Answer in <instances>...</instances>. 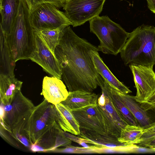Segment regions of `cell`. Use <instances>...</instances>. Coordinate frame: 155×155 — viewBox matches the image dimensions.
Segmentation results:
<instances>
[{"instance_id":"obj_1","label":"cell","mask_w":155,"mask_h":155,"mask_svg":"<svg viewBox=\"0 0 155 155\" xmlns=\"http://www.w3.org/2000/svg\"><path fill=\"white\" fill-rule=\"evenodd\" d=\"M92 51H100L98 47L78 36L70 25L61 31L54 54L69 91L93 92L104 85V80L92 60Z\"/></svg>"},{"instance_id":"obj_2","label":"cell","mask_w":155,"mask_h":155,"mask_svg":"<svg viewBox=\"0 0 155 155\" xmlns=\"http://www.w3.org/2000/svg\"><path fill=\"white\" fill-rule=\"evenodd\" d=\"M1 126L19 143L27 148L32 143L29 136V123L35 106L21 90L15 94L11 103H0Z\"/></svg>"},{"instance_id":"obj_3","label":"cell","mask_w":155,"mask_h":155,"mask_svg":"<svg viewBox=\"0 0 155 155\" xmlns=\"http://www.w3.org/2000/svg\"><path fill=\"white\" fill-rule=\"evenodd\" d=\"M121 58L126 65L151 68L155 64V27L142 25L130 33Z\"/></svg>"},{"instance_id":"obj_4","label":"cell","mask_w":155,"mask_h":155,"mask_svg":"<svg viewBox=\"0 0 155 155\" xmlns=\"http://www.w3.org/2000/svg\"><path fill=\"white\" fill-rule=\"evenodd\" d=\"M30 10L25 0H20L18 13L6 39L15 62L28 60L35 51V40L29 19Z\"/></svg>"},{"instance_id":"obj_5","label":"cell","mask_w":155,"mask_h":155,"mask_svg":"<svg viewBox=\"0 0 155 155\" xmlns=\"http://www.w3.org/2000/svg\"><path fill=\"white\" fill-rule=\"evenodd\" d=\"M90 31L99 39L98 48L103 53L117 55L124 47L130 33L107 16H96L89 21Z\"/></svg>"},{"instance_id":"obj_6","label":"cell","mask_w":155,"mask_h":155,"mask_svg":"<svg viewBox=\"0 0 155 155\" xmlns=\"http://www.w3.org/2000/svg\"><path fill=\"white\" fill-rule=\"evenodd\" d=\"M60 126L55 115V105L45 99L35 106L29 120V133L32 144H40L49 139Z\"/></svg>"},{"instance_id":"obj_7","label":"cell","mask_w":155,"mask_h":155,"mask_svg":"<svg viewBox=\"0 0 155 155\" xmlns=\"http://www.w3.org/2000/svg\"><path fill=\"white\" fill-rule=\"evenodd\" d=\"M29 19L33 29H53L72 25L64 12L50 3L40 5L30 12Z\"/></svg>"},{"instance_id":"obj_8","label":"cell","mask_w":155,"mask_h":155,"mask_svg":"<svg viewBox=\"0 0 155 155\" xmlns=\"http://www.w3.org/2000/svg\"><path fill=\"white\" fill-rule=\"evenodd\" d=\"M106 0H66L64 14L74 27L90 21L99 15Z\"/></svg>"},{"instance_id":"obj_9","label":"cell","mask_w":155,"mask_h":155,"mask_svg":"<svg viewBox=\"0 0 155 155\" xmlns=\"http://www.w3.org/2000/svg\"><path fill=\"white\" fill-rule=\"evenodd\" d=\"M101 88V93L98 95L96 104L104 118L107 135L118 138L122 129L128 124L113 104L104 80Z\"/></svg>"},{"instance_id":"obj_10","label":"cell","mask_w":155,"mask_h":155,"mask_svg":"<svg viewBox=\"0 0 155 155\" xmlns=\"http://www.w3.org/2000/svg\"><path fill=\"white\" fill-rule=\"evenodd\" d=\"M35 48L30 59L40 66L52 76L61 79V72L58 61L54 54L49 49L39 31L34 29Z\"/></svg>"},{"instance_id":"obj_11","label":"cell","mask_w":155,"mask_h":155,"mask_svg":"<svg viewBox=\"0 0 155 155\" xmlns=\"http://www.w3.org/2000/svg\"><path fill=\"white\" fill-rule=\"evenodd\" d=\"M137 89V102L143 103L155 92V73L153 68L142 65L129 66Z\"/></svg>"},{"instance_id":"obj_12","label":"cell","mask_w":155,"mask_h":155,"mask_svg":"<svg viewBox=\"0 0 155 155\" xmlns=\"http://www.w3.org/2000/svg\"><path fill=\"white\" fill-rule=\"evenodd\" d=\"M71 111L79 124L80 130L107 135L104 118L97 104Z\"/></svg>"},{"instance_id":"obj_13","label":"cell","mask_w":155,"mask_h":155,"mask_svg":"<svg viewBox=\"0 0 155 155\" xmlns=\"http://www.w3.org/2000/svg\"><path fill=\"white\" fill-rule=\"evenodd\" d=\"M41 94L48 102L56 105L64 101L68 92L61 79L55 77L45 76L43 80Z\"/></svg>"},{"instance_id":"obj_14","label":"cell","mask_w":155,"mask_h":155,"mask_svg":"<svg viewBox=\"0 0 155 155\" xmlns=\"http://www.w3.org/2000/svg\"><path fill=\"white\" fill-rule=\"evenodd\" d=\"M54 105L56 119L61 128L72 134H79V125L72 111L61 103Z\"/></svg>"},{"instance_id":"obj_15","label":"cell","mask_w":155,"mask_h":155,"mask_svg":"<svg viewBox=\"0 0 155 155\" xmlns=\"http://www.w3.org/2000/svg\"><path fill=\"white\" fill-rule=\"evenodd\" d=\"M98 52L91 51V56L95 68L104 80L122 93L128 94L131 93V91L111 72L104 63Z\"/></svg>"},{"instance_id":"obj_16","label":"cell","mask_w":155,"mask_h":155,"mask_svg":"<svg viewBox=\"0 0 155 155\" xmlns=\"http://www.w3.org/2000/svg\"><path fill=\"white\" fill-rule=\"evenodd\" d=\"M0 29L7 35L17 16L20 0H0Z\"/></svg>"},{"instance_id":"obj_17","label":"cell","mask_w":155,"mask_h":155,"mask_svg":"<svg viewBox=\"0 0 155 155\" xmlns=\"http://www.w3.org/2000/svg\"><path fill=\"white\" fill-rule=\"evenodd\" d=\"M98 95L93 92L80 91H69L65 100L61 103L71 111L97 104Z\"/></svg>"},{"instance_id":"obj_18","label":"cell","mask_w":155,"mask_h":155,"mask_svg":"<svg viewBox=\"0 0 155 155\" xmlns=\"http://www.w3.org/2000/svg\"><path fill=\"white\" fill-rule=\"evenodd\" d=\"M15 62L7 41L6 35L0 30V75H14Z\"/></svg>"},{"instance_id":"obj_19","label":"cell","mask_w":155,"mask_h":155,"mask_svg":"<svg viewBox=\"0 0 155 155\" xmlns=\"http://www.w3.org/2000/svg\"><path fill=\"white\" fill-rule=\"evenodd\" d=\"M117 93L120 100L131 113L140 126L144 127L151 123L147 111L141 107L134 96L122 93L117 90Z\"/></svg>"},{"instance_id":"obj_20","label":"cell","mask_w":155,"mask_h":155,"mask_svg":"<svg viewBox=\"0 0 155 155\" xmlns=\"http://www.w3.org/2000/svg\"><path fill=\"white\" fill-rule=\"evenodd\" d=\"M22 83L15 75H0V103L4 105L10 104L16 93L21 90Z\"/></svg>"},{"instance_id":"obj_21","label":"cell","mask_w":155,"mask_h":155,"mask_svg":"<svg viewBox=\"0 0 155 155\" xmlns=\"http://www.w3.org/2000/svg\"><path fill=\"white\" fill-rule=\"evenodd\" d=\"M78 136L84 139L86 143L97 146L110 147H119L124 144L119 141L117 138L110 135L80 130Z\"/></svg>"},{"instance_id":"obj_22","label":"cell","mask_w":155,"mask_h":155,"mask_svg":"<svg viewBox=\"0 0 155 155\" xmlns=\"http://www.w3.org/2000/svg\"><path fill=\"white\" fill-rule=\"evenodd\" d=\"M144 129L143 127L139 125L127 124L121 130L118 140L125 145L139 144L141 141Z\"/></svg>"},{"instance_id":"obj_23","label":"cell","mask_w":155,"mask_h":155,"mask_svg":"<svg viewBox=\"0 0 155 155\" xmlns=\"http://www.w3.org/2000/svg\"><path fill=\"white\" fill-rule=\"evenodd\" d=\"M106 82L113 104L120 114L129 124L139 125L137 120L119 98L117 90Z\"/></svg>"},{"instance_id":"obj_24","label":"cell","mask_w":155,"mask_h":155,"mask_svg":"<svg viewBox=\"0 0 155 155\" xmlns=\"http://www.w3.org/2000/svg\"><path fill=\"white\" fill-rule=\"evenodd\" d=\"M65 27L38 31L48 47L54 54L55 49L58 43L60 32Z\"/></svg>"},{"instance_id":"obj_25","label":"cell","mask_w":155,"mask_h":155,"mask_svg":"<svg viewBox=\"0 0 155 155\" xmlns=\"http://www.w3.org/2000/svg\"><path fill=\"white\" fill-rule=\"evenodd\" d=\"M134 148L133 145H125L114 147L104 146H91L92 153H132Z\"/></svg>"},{"instance_id":"obj_26","label":"cell","mask_w":155,"mask_h":155,"mask_svg":"<svg viewBox=\"0 0 155 155\" xmlns=\"http://www.w3.org/2000/svg\"><path fill=\"white\" fill-rule=\"evenodd\" d=\"M30 11L38 5L45 3L52 4L58 8L63 7L66 0H25Z\"/></svg>"},{"instance_id":"obj_27","label":"cell","mask_w":155,"mask_h":155,"mask_svg":"<svg viewBox=\"0 0 155 155\" xmlns=\"http://www.w3.org/2000/svg\"><path fill=\"white\" fill-rule=\"evenodd\" d=\"M51 152L79 154L87 153V148L86 147H75L70 145L65 147L64 148H56L51 151Z\"/></svg>"},{"instance_id":"obj_28","label":"cell","mask_w":155,"mask_h":155,"mask_svg":"<svg viewBox=\"0 0 155 155\" xmlns=\"http://www.w3.org/2000/svg\"><path fill=\"white\" fill-rule=\"evenodd\" d=\"M140 104L141 107L147 111L155 109V92L146 101Z\"/></svg>"},{"instance_id":"obj_29","label":"cell","mask_w":155,"mask_h":155,"mask_svg":"<svg viewBox=\"0 0 155 155\" xmlns=\"http://www.w3.org/2000/svg\"><path fill=\"white\" fill-rule=\"evenodd\" d=\"M148 7L153 12L155 13V0H146Z\"/></svg>"},{"instance_id":"obj_30","label":"cell","mask_w":155,"mask_h":155,"mask_svg":"<svg viewBox=\"0 0 155 155\" xmlns=\"http://www.w3.org/2000/svg\"><path fill=\"white\" fill-rule=\"evenodd\" d=\"M145 147L152 149H155V140L152 141L150 143L147 145Z\"/></svg>"},{"instance_id":"obj_31","label":"cell","mask_w":155,"mask_h":155,"mask_svg":"<svg viewBox=\"0 0 155 155\" xmlns=\"http://www.w3.org/2000/svg\"><path fill=\"white\" fill-rule=\"evenodd\" d=\"M153 123V124H155V122Z\"/></svg>"},{"instance_id":"obj_32","label":"cell","mask_w":155,"mask_h":155,"mask_svg":"<svg viewBox=\"0 0 155 155\" xmlns=\"http://www.w3.org/2000/svg\"></svg>"}]
</instances>
